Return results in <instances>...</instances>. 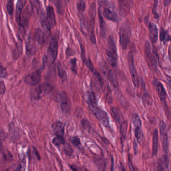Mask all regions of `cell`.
Segmentation results:
<instances>
[{"instance_id": "1", "label": "cell", "mask_w": 171, "mask_h": 171, "mask_svg": "<svg viewBox=\"0 0 171 171\" xmlns=\"http://www.w3.org/2000/svg\"><path fill=\"white\" fill-rule=\"evenodd\" d=\"M98 3L100 5L98 12L102 15H103L105 16L109 20L113 22L117 21V15L112 8L111 4L108 1H102L98 2Z\"/></svg>"}, {"instance_id": "2", "label": "cell", "mask_w": 171, "mask_h": 171, "mask_svg": "<svg viewBox=\"0 0 171 171\" xmlns=\"http://www.w3.org/2000/svg\"><path fill=\"white\" fill-rule=\"evenodd\" d=\"M88 107L96 118L100 121L105 127L111 129L109 117L107 113L105 111L98 107L97 105L88 106Z\"/></svg>"}, {"instance_id": "3", "label": "cell", "mask_w": 171, "mask_h": 171, "mask_svg": "<svg viewBox=\"0 0 171 171\" xmlns=\"http://www.w3.org/2000/svg\"><path fill=\"white\" fill-rule=\"evenodd\" d=\"M145 52L147 62L148 66L151 68L153 69L157 68L158 61V55L154 49H152L151 44L149 42H146Z\"/></svg>"}, {"instance_id": "4", "label": "cell", "mask_w": 171, "mask_h": 171, "mask_svg": "<svg viewBox=\"0 0 171 171\" xmlns=\"http://www.w3.org/2000/svg\"><path fill=\"white\" fill-rule=\"evenodd\" d=\"M131 28L127 24H122L120 28V42L121 47L123 50H126L128 47L131 38Z\"/></svg>"}, {"instance_id": "5", "label": "cell", "mask_w": 171, "mask_h": 171, "mask_svg": "<svg viewBox=\"0 0 171 171\" xmlns=\"http://www.w3.org/2000/svg\"><path fill=\"white\" fill-rule=\"evenodd\" d=\"M96 14V5L95 3H93L90 6V16H89L90 19H89V22H88L90 40L92 44H95L96 42V35H95V32H94Z\"/></svg>"}, {"instance_id": "6", "label": "cell", "mask_w": 171, "mask_h": 171, "mask_svg": "<svg viewBox=\"0 0 171 171\" xmlns=\"http://www.w3.org/2000/svg\"><path fill=\"white\" fill-rule=\"evenodd\" d=\"M53 87L47 83H42L33 90L32 96L34 99L39 100L42 96L51 92Z\"/></svg>"}, {"instance_id": "7", "label": "cell", "mask_w": 171, "mask_h": 171, "mask_svg": "<svg viewBox=\"0 0 171 171\" xmlns=\"http://www.w3.org/2000/svg\"><path fill=\"white\" fill-rule=\"evenodd\" d=\"M132 125L134 128V132L136 138L138 142H140L142 140L143 133L142 131V121L140 117L137 113L133 114L132 117Z\"/></svg>"}, {"instance_id": "8", "label": "cell", "mask_w": 171, "mask_h": 171, "mask_svg": "<svg viewBox=\"0 0 171 171\" xmlns=\"http://www.w3.org/2000/svg\"><path fill=\"white\" fill-rule=\"evenodd\" d=\"M58 40L56 37H52L49 42L47 51L48 56L52 61L54 62L56 59L58 54Z\"/></svg>"}, {"instance_id": "9", "label": "cell", "mask_w": 171, "mask_h": 171, "mask_svg": "<svg viewBox=\"0 0 171 171\" xmlns=\"http://www.w3.org/2000/svg\"><path fill=\"white\" fill-rule=\"evenodd\" d=\"M160 134L162 141V147L164 152L168 154V130L167 126L163 121H161L159 124Z\"/></svg>"}, {"instance_id": "10", "label": "cell", "mask_w": 171, "mask_h": 171, "mask_svg": "<svg viewBox=\"0 0 171 171\" xmlns=\"http://www.w3.org/2000/svg\"><path fill=\"white\" fill-rule=\"evenodd\" d=\"M130 55L128 56V61H129V66H130V74L131 77L132 79V82L135 87H137L140 84L139 82V78H138V74L136 70L134 61H133V54L132 53H130Z\"/></svg>"}, {"instance_id": "11", "label": "cell", "mask_w": 171, "mask_h": 171, "mask_svg": "<svg viewBox=\"0 0 171 171\" xmlns=\"http://www.w3.org/2000/svg\"><path fill=\"white\" fill-rule=\"evenodd\" d=\"M41 73L39 70L35 71L32 73L29 74L25 78V82L29 86H34L38 85L41 81Z\"/></svg>"}, {"instance_id": "12", "label": "cell", "mask_w": 171, "mask_h": 171, "mask_svg": "<svg viewBox=\"0 0 171 171\" xmlns=\"http://www.w3.org/2000/svg\"><path fill=\"white\" fill-rule=\"evenodd\" d=\"M61 108L65 115H69L70 113L71 103L70 100L65 92H62L60 96Z\"/></svg>"}, {"instance_id": "13", "label": "cell", "mask_w": 171, "mask_h": 171, "mask_svg": "<svg viewBox=\"0 0 171 171\" xmlns=\"http://www.w3.org/2000/svg\"><path fill=\"white\" fill-rule=\"evenodd\" d=\"M47 24L48 29L50 31L56 24V22L55 14L54 12V9L52 7L49 6L47 8V14L46 16Z\"/></svg>"}, {"instance_id": "14", "label": "cell", "mask_w": 171, "mask_h": 171, "mask_svg": "<svg viewBox=\"0 0 171 171\" xmlns=\"http://www.w3.org/2000/svg\"><path fill=\"white\" fill-rule=\"evenodd\" d=\"M33 11L32 5V4H30L26 7L25 10L24 11L23 16L22 17L21 26L23 28H26L28 26L29 23V20Z\"/></svg>"}, {"instance_id": "15", "label": "cell", "mask_w": 171, "mask_h": 171, "mask_svg": "<svg viewBox=\"0 0 171 171\" xmlns=\"http://www.w3.org/2000/svg\"><path fill=\"white\" fill-rule=\"evenodd\" d=\"M154 85L156 87V90L157 91L158 96L161 99V101L165 104V105H166V99H167V95L163 86L161 82L157 81H155L154 82Z\"/></svg>"}, {"instance_id": "16", "label": "cell", "mask_w": 171, "mask_h": 171, "mask_svg": "<svg viewBox=\"0 0 171 171\" xmlns=\"http://www.w3.org/2000/svg\"><path fill=\"white\" fill-rule=\"evenodd\" d=\"M26 3V1L25 0H19L17 3L16 18L17 22L20 25H21V23L22 13Z\"/></svg>"}, {"instance_id": "17", "label": "cell", "mask_w": 171, "mask_h": 171, "mask_svg": "<svg viewBox=\"0 0 171 171\" xmlns=\"http://www.w3.org/2000/svg\"><path fill=\"white\" fill-rule=\"evenodd\" d=\"M130 5L127 1H118V12L122 16H126L130 12Z\"/></svg>"}, {"instance_id": "18", "label": "cell", "mask_w": 171, "mask_h": 171, "mask_svg": "<svg viewBox=\"0 0 171 171\" xmlns=\"http://www.w3.org/2000/svg\"><path fill=\"white\" fill-rule=\"evenodd\" d=\"M149 29V35L151 42L152 43H156L158 37V31L156 24L152 22H150L148 25Z\"/></svg>"}, {"instance_id": "19", "label": "cell", "mask_w": 171, "mask_h": 171, "mask_svg": "<svg viewBox=\"0 0 171 171\" xmlns=\"http://www.w3.org/2000/svg\"><path fill=\"white\" fill-rule=\"evenodd\" d=\"M52 129L53 133L56 136L63 137L64 134V125L63 122L57 121L52 125Z\"/></svg>"}, {"instance_id": "20", "label": "cell", "mask_w": 171, "mask_h": 171, "mask_svg": "<svg viewBox=\"0 0 171 171\" xmlns=\"http://www.w3.org/2000/svg\"><path fill=\"white\" fill-rule=\"evenodd\" d=\"M107 50L112 56L115 57V58L118 59L117 47H116V44H115L114 39H113L112 36H110L109 38H108V49H107Z\"/></svg>"}, {"instance_id": "21", "label": "cell", "mask_w": 171, "mask_h": 171, "mask_svg": "<svg viewBox=\"0 0 171 171\" xmlns=\"http://www.w3.org/2000/svg\"><path fill=\"white\" fill-rule=\"evenodd\" d=\"M158 132L157 129L155 130L153 132V146L152 156L154 157L157 155L158 151Z\"/></svg>"}, {"instance_id": "22", "label": "cell", "mask_w": 171, "mask_h": 171, "mask_svg": "<svg viewBox=\"0 0 171 171\" xmlns=\"http://www.w3.org/2000/svg\"><path fill=\"white\" fill-rule=\"evenodd\" d=\"M34 39L31 35H29L27 39L26 43V54L28 56L31 55L34 52Z\"/></svg>"}, {"instance_id": "23", "label": "cell", "mask_w": 171, "mask_h": 171, "mask_svg": "<svg viewBox=\"0 0 171 171\" xmlns=\"http://www.w3.org/2000/svg\"><path fill=\"white\" fill-rule=\"evenodd\" d=\"M35 37L36 40L37 42L39 44L42 45L44 44L45 41V34L44 33V32L41 29L37 28L36 29L35 32Z\"/></svg>"}, {"instance_id": "24", "label": "cell", "mask_w": 171, "mask_h": 171, "mask_svg": "<svg viewBox=\"0 0 171 171\" xmlns=\"http://www.w3.org/2000/svg\"><path fill=\"white\" fill-rule=\"evenodd\" d=\"M111 112L113 120L118 124L122 123V118L120 111H118L117 108L114 106H112L111 108Z\"/></svg>"}, {"instance_id": "25", "label": "cell", "mask_w": 171, "mask_h": 171, "mask_svg": "<svg viewBox=\"0 0 171 171\" xmlns=\"http://www.w3.org/2000/svg\"><path fill=\"white\" fill-rule=\"evenodd\" d=\"M106 73H107L108 79L110 80L111 84H112L113 87L115 88L118 87V80H117V77L116 76L114 72L111 69H108Z\"/></svg>"}, {"instance_id": "26", "label": "cell", "mask_w": 171, "mask_h": 171, "mask_svg": "<svg viewBox=\"0 0 171 171\" xmlns=\"http://www.w3.org/2000/svg\"><path fill=\"white\" fill-rule=\"evenodd\" d=\"M87 102L88 106L96 105V99L95 93L92 91H89L87 93Z\"/></svg>"}, {"instance_id": "27", "label": "cell", "mask_w": 171, "mask_h": 171, "mask_svg": "<svg viewBox=\"0 0 171 171\" xmlns=\"http://www.w3.org/2000/svg\"><path fill=\"white\" fill-rule=\"evenodd\" d=\"M98 19H99V24H100L101 35L102 36H104L106 34V22L104 20L102 15L99 12H98Z\"/></svg>"}, {"instance_id": "28", "label": "cell", "mask_w": 171, "mask_h": 171, "mask_svg": "<svg viewBox=\"0 0 171 171\" xmlns=\"http://www.w3.org/2000/svg\"><path fill=\"white\" fill-rule=\"evenodd\" d=\"M57 71L59 78L61 79L62 81H65L67 79L66 72L60 63H59L57 66Z\"/></svg>"}, {"instance_id": "29", "label": "cell", "mask_w": 171, "mask_h": 171, "mask_svg": "<svg viewBox=\"0 0 171 171\" xmlns=\"http://www.w3.org/2000/svg\"><path fill=\"white\" fill-rule=\"evenodd\" d=\"M106 59L109 64L112 67H116L117 65V59L112 56L107 50H106Z\"/></svg>"}, {"instance_id": "30", "label": "cell", "mask_w": 171, "mask_h": 171, "mask_svg": "<svg viewBox=\"0 0 171 171\" xmlns=\"http://www.w3.org/2000/svg\"><path fill=\"white\" fill-rule=\"evenodd\" d=\"M160 38L161 41L165 43L170 40V35L168 34V31L165 30L163 28L161 29Z\"/></svg>"}, {"instance_id": "31", "label": "cell", "mask_w": 171, "mask_h": 171, "mask_svg": "<svg viewBox=\"0 0 171 171\" xmlns=\"http://www.w3.org/2000/svg\"><path fill=\"white\" fill-rule=\"evenodd\" d=\"M127 122L123 121L120 124V133L122 138H126V135L127 132Z\"/></svg>"}, {"instance_id": "32", "label": "cell", "mask_w": 171, "mask_h": 171, "mask_svg": "<svg viewBox=\"0 0 171 171\" xmlns=\"http://www.w3.org/2000/svg\"><path fill=\"white\" fill-rule=\"evenodd\" d=\"M63 152L65 155L67 156H72L73 154V148L72 147L69 143H65L64 144L63 148Z\"/></svg>"}, {"instance_id": "33", "label": "cell", "mask_w": 171, "mask_h": 171, "mask_svg": "<svg viewBox=\"0 0 171 171\" xmlns=\"http://www.w3.org/2000/svg\"><path fill=\"white\" fill-rule=\"evenodd\" d=\"M52 142L54 145L59 146L61 145H64V143H65V141L64 140L63 137L56 136L53 138Z\"/></svg>"}, {"instance_id": "34", "label": "cell", "mask_w": 171, "mask_h": 171, "mask_svg": "<svg viewBox=\"0 0 171 171\" xmlns=\"http://www.w3.org/2000/svg\"><path fill=\"white\" fill-rule=\"evenodd\" d=\"M7 10L8 14L10 16H12L14 13V3L12 1H9L7 4Z\"/></svg>"}, {"instance_id": "35", "label": "cell", "mask_w": 171, "mask_h": 171, "mask_svg": "<svg viewBox=\"0 0 171 171\" xmlns=\"http://www.w3.org/2000/svg\"><path fill=\"white\" fill-rule=\"evenodd\" d=\"M26 168V159L25 158L21 160L20 163H19L18 167H17L15 171H25Z\"/></svg>"}, {"instance_id": "36", "label": "cell", "mask_w": 171, "mask_h": 171, "mask_svg": "<svg viewBox=\"0 0 171 171\" xmlns=\"http://www.w3.org/2000/svg\"><path fill=\"white\" fill-rule=\"evenodd\" d=\"M82 127L84 130L90 131L91 128V122L88 120L84 119L82 122Z\"/></svg>"}, {"instance_id": "37", "label": "cell", "mask_w": 171, "mask_h": 171, "mask_svg": "<svg viewBox=\"0 0 171 171\" xmlns=\"http://www.w3.org/2000/svg\"><path fill=\"white\" fill-rule=\"evenodd\" d=\"M72 143L76 147H79L81 145V141L77 136H73L70 138Z\"/></svg>"}, {"instance_id": "38", "label": "cell", "mask_w": 171, "mask_h": 171, "mask_svg": "<svg viewBox=\"0 0 171 171\" xmlns=\"http://www.w3.org/2000/svg\"><path fill=\"white\" fill-rule=\"evenodd\" d=\"M77 9L79 12H84L86 9V3L84 1H80L79 3L77 4Z\"/></svg>"}, {"instance_id": "39", "label": "cell", "mask_w": 171, "mask_h": 171, "mask_svg": "<svg viewBox=\"0 0 171 171\" xmlns=\"http://www.w3.org/2000/svg\"><path fill=\"white\" fill-rule=\"evenodd\" d=\"M86 65L87 67V68L90 69L91 71L94 72L95 70V67L93 66V63H92V61L91 60V59H86Z\"/></svg>"}, {"instance_id": "40", "label": "cell", "mask_w": 171, "mask_h": 171, "mask_svg": "<svg viewBox=\"0 0 171 171\" xmlns=\"http://www.w3.org/2000/svg\"><path fill=\"white\" fill-rule=\"evenodd\" d=\"M71 64V70L74 73H76L77 71V59L75 58H73L70 61Z\"/></svg>"}, {"instance_id": "41", "label": "cell", "mask_w": 171, "mask_h": 171, "mask_svg": "<svg viewBox=\"0 0 171 171\" xmlns=\"http://www.w3.org/2000/svg\"><path fill=\"white\" fill-rule=\"evenodd\" d=\"M127 164H128V168L130 169V171H137V168L134 167L133 163H132V161L131 160V158L130 156L128 157V159H127Z\"/></svg>"}, {"instance_id": "42", "label": "cell", "mask_w": 171, "mask_h": 171, "mask_svg": "<svg viewBox=\"0 0 171 171\" xmlns=\"http://www.w3.org/2000/svg\"><path fill=\"white\" fill-rule=\"evenodd\" d=\"M7 76V71L6 69L3 67H0V77L2 78H5Z\"/></svg>"}, {"instance_id": "43", "label": "cell", "mask_w": 171, "mask_h": 171, "mask_svg": "<svg viewBox=\"0 0 171 171\" xmlns=\"http://www.w3.org/2000/svg\"><path fill=\"white\" fill-rule=\"evenodd\" d=\"M158 1L155 2V4H154V6H153V14H154V16L156 19H158L159 18V15L158 14L157 12L156 11V7L157 6Z\"/></svg>"}, {"instance_id": "44", "label": "cell", "mask_w": 171, "mask_h": 171, "mask_svg": "<svg viewBox=\"0 0 171 171\" xmlns=\"http://www.w3.org/2000/svg\"><path fill=\"white\" fill-rule=\"evenodd\" d=\"M158 171H164V168H163V165L162 162L161 161L158 162Z\"/></svg>"}, {"instance_id": "45", "label": "cell", "mask_w": 171, "mask_h": 171, "mask_svg": "<svg viewBox=\"0 0 171 171\" xmlns=\"http://www.w3.org/2000/svg\"><path fill=\"white\" fill-rule=\"evenodd\" d=\"M133 149H134L135 155H136L137 153V151H138V146H137V143H136V142H133Z\"/></svg>"}, {"instance_id": "46", "label": "cell", "mask_w": 171, "mask_h": 171, "mask_svg": "<svg viewBox=\"0 0 171 171\" xmlns=\"http://www.w3.org/2000/svg\"><path fill=\"white\" fill-rule=\"evenodd\" d=\"M69 167L71 169L72 171H78V168H77L76 166L75 165H69Z\"/></svg>"}, {"instance_id": "47", "label": "cell", "mask_w": 171, "mask_h": 171, "mask_svg": "<svg viewBox=\"0 0 171 171\" xmlns=\"http://www.w3.org/2000/svg\"><path fill=\"white\" fill-rule=\"evenodd\" d=\"M34 152H35V153L36 156L37 158H38V160H41V157L40 156V155H39V153H38V151H37V150L35 148H34Z\"/></svg>"}, {"instance_id": "48", "label": "cell", "mask_w": 171, "mask_h": 171, "mask_svg": "<svg viewBox=\"0 0 171 171\" xmlns=\"http://www.w3.org/2000/svg\"><path fill=\"white\" fill-rule=\"evenodd\" d=\"M120 169L121 171H126L125 167L122 165V163H120Z\"/></svg>"}, {"instance_id": "49", "label": "cell", "mask_w": 171, "mask_h": 171, "mask_svg": "<svg viewBox=\"0 0 171 171\" xmlns=\"http://www.w3.org/2000/svg\"><path fill=\"white\" fill-rule=\"evenodd\" d=\"M114 160L113 158H112V162H111V171H113L114 170Z\"/></svg>"}]
</instances>
